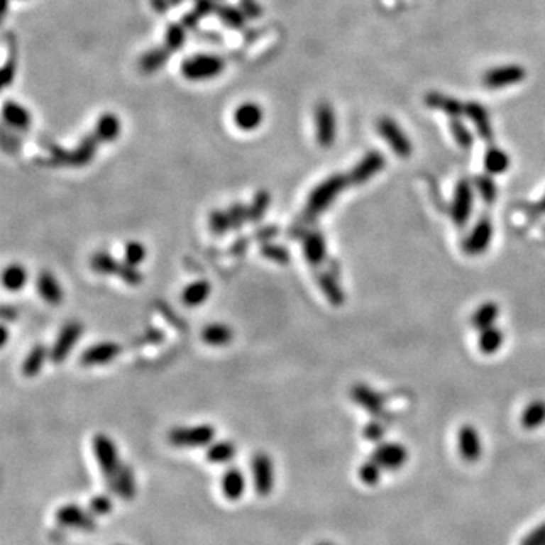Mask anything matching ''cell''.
Returning a JSON list of instances; mask_svg holds the SVG:
<instances>
[{"label": "cell", "mask_w": 545, "mask_h": 545, "mask_svg": "<svg viewBox=\"0 0 545 545\" xmlns=\"http://www.w3.org/2000/svg\"><path fill=\"white\" fill-rule=\"evenodd\" d=\"M386 165V159L379 150H371L360 158V161L351 168L348 180L351 185L367 184L370 179L378 176Z\"/></svg>", "instance_id": "10"}, {"label": "cell", "mask_w": 545, "mask_h": 545, "mask_svg": "<svg viewBox=\"0 0 545 545\" xmlns=\"http://www.w3.org/2000/svg\"><path fill=\"white\" fill-rule=\"evenodd\" d=\"M121 353V346L117 343H99L88 347L79 358L84 367L105 365Z\"/></svg>", "instance_id": "14"}, {"label": "cell", "mask_w": 545, "mask_h": 545, "mask_svg": "<svg viewBox=\"0 0 545 545\" xmlns=\"http://www.w3.org/2000/svg\"><path fill=\"white\" fill-rule=\"evenodd\" d=\"M424 104L431 108L444 112L450 119H461L465 116V104L456 97L446 96L438 91H431L424 97Z\"/></svg>", "instance_id": "15"}, {"label": "cell", "mask_w": 545, "mask_h": 545, "mask_svg": "<svg viewBox=\"0 0 545 545\" xmlns=\"http://www.w3.org/2000/svg\"><path fill=\"white\" fill-rule=\"evenodd\" d=\"M211 295V283L204 279L196 280L189 283V285L182 291V303H184L187 308H196V306H200L208 300Z\"/></svg>", "instance_id": "22"}, {"label": "cell", "mask_w": 545, "mask_h": 545, "mask_svg": "<svg viewBox=\"0 0 545 545\" xmlns=\"http://www.w3.org/2000/svg\"><path fill=\"white\" fill-rule=\"evenodd\" d=\"M200 336L204 344L212 346V347H223L232 343L233 331L232 327H229L227 324L214 323L203 327Z\"/></svg>", "instance_id": "20"}, {"label": "cell", "mask_w": 545, "mask_h": 545, "mask_svg": "<svg viewBox=\"0 0 545 545\" xmlns=\"http://www.w3.org/2000/svg\"><path fill=\"white\" fill-rule=\"evenodd\" d=\"M260 255H263L264 258L272 260V263L276 264H282L285 265L288 264L291 260V256H290V252L288 250L283 247V246H279V244H275V243H264L263 246H260Z\"/></svg>", "instance_id": "39"}, {"label": "cell", "mask_w": 545, "mask_h": 545, "mask_svg": "<svg viewBox=\"0 0 545 545\" xmlns=\"http://www.w3.org/2000/svg\"><path fill=\"white\" fill-rule=\"evenodd\" d=\"M236 454V447L231 441H219L208 446L207 459L211 463H227L231 462Z\"/></svg>", "instance_id": "30"}, {"label": "cell", "mask_w": 545, "mask_h": 545, "mask_svg": "<svg viewBox=\"0 0 545 545\" xmlns=\"http://www.w3.org/2000/svg\"><path fill=\"white\" fill-rule=\"evenodd\" d=\"M248 244H250L248 238H238V240L231 247V253L233 256H243L246 253Z\"/></svg>", "instance_id": "48"}, {"label": "cell", "mask_w": 545, "mask_h": 545, "mask_svg": "<svg viewBox=\"0 0 545 545\" xmlns=\"http://www.w3.org/2000/svg\"><path fill=\"white\" fill-rule=\"evenodd\" d=\"M279 227L275 226V224H268V226H264V227H259V229L255 232V240H258L259 243H270L272 238H276L279 235Z\"/></svg>", "instance_id": "47"}, {"label": "cell", "mask_w": 545, "mask_h": 545, "mask_svg": "<svg viewBox=\"0 0 545 545\" xmlns=\"http://www.w3.org/2000/svg\"><path fill=\"white\" fill-rule=\"evenodd\" d=\"M494 236V226L490 217H482L477 221L470 233L465 236L462 248L470 256H480L490 248Z\"/></svg>", "instance_id": "8"}, {"label": "cell", "mask_w": 545, "mask_h": 545, "mask_svg": "<svg viewBox=\"0 0 545 545\" xmlns=\"http://www.w3.org/2000/svg\"><path fill=\"white\" fill-rule=\"evenodd\" d=\"M260 121H263V111L258 105L247 104L238 108L235 114V123L236 126L244 131H253L256 129Z\"/></svg>", "instance_id": "27"}, {"label": "cell", "mask_w": 545, "mask_h": 545, "mask_svg": "<svg viewBox=\"0 0 545 545\" xmlns=\"http://www.w3.org/2000/svg\"><path fill=\"white\" fill-rule=\"evenodd\" d=\"M114 494H117L120 498H123L124 502H131V500L135 498L136 494V486H135V474L131 467L123 463V467L117 475L116 482H114V486L111 490Z\"/></svg>", "instance_id": "25"}, {"label": "cell", "mask_w": 545, "mask_h": 545, "mask_svg": "<svg viewBox=\"0 0 545 545\" xmlns=\"http://www.w3.org/2000/svg\"><path fill=\"white\" fill-rule=\"evenodd\" d=\"M474 204V188L471 182L461 179L453 192L450 204V217L458 227H463L471 219Z\"/></svg>", "instance_id": "3"}, {"label": "cell", "mask_w": 545, "mask_h": 545, "mask_svg": "<svg viewBox=\"0 0 545 545\" xmlns=\"http://www.w3.org/2000/svg\"><path fill=\"white\" fill-rule=\"evenodd\" d=\"M209 229L215 236H223L229 232L232 227H231V220L227 212L219 211V209L212 211L209 215Z\"/></svg>", "instance_id": "40"}, {"label": "cell", "mask_w": 545, "mask_h": 545, "mask_svg": "<svg viewBox=\"0 0 545 545\" xmlns=\"http://www.w3.org/2000/svg\"><path fill=\"white\" fill-rule=\"evenodd\" d=\"M120 132L119 120L112 116H106L100 120L99 126L96 129V136L100 141H112L116 140Z\"/></svg>", "instance_id": "38"}, {"label": "cell", "mask_w": 545, "mask_h": 545, "mask_svg": "<svg viewBox=\"0 0 545 545\" xmlns=\"http://www.w3.org/2000/svg\"><path fill=\"white\" fill-rule=\"evenodd\" d=\"M521 423L526 429H536L545 423V402L533 400L527 404L521 417Z\"/></svg>", "instance_id": "33"}, {"label": "cell", "mask_w": 545, "mask_h": 545, "mask_svg": "<svg viewBox=\"0 0 545 545\" xmlns=\"http://www.w3.org/2000/svg\"><path fill=\"white\" fill-rule=\"evenodd\" d=\"M226 212H227V215H229L232 231H240V229H243L246 223H250L248 208L243 203L231 204L229 209H227Z\"/></svg>", "instance_id": "41"}, {"label": "cell", "mask_w": 545, "mask_h": 545, "mask_svg": "<svg viewBox=\"0 0 545 545\" xmlns=\"http://www.w3.org/2000/svg\"><path fill=\"white\" fill-rule=\"evenodd\" d=\"M117 545H121V544H117Z\"/></svg>", "instance_id": "52"}, {"label": "cell", "mask_w": 545, "mask_h": 545, "mask_svg": "<svg viewBox=\"0 0 545 545\" xmlns=\"http://www.w3.org/2000/svg\"><path fill=\"white\" fill-rule=\"evenodd\" d=\"M450 132L453 140L456 141V144L463 150H468L474 144V135L468 129L467 124H465L461 119H451L450 121Z\"/></svg>", "instance_id": "37"}, {"label": "cell", "mask_w": 545, "mask_h": 545, "mask_svg": "<svg viewBox=\"0 0 545 545\" xmlns=\"http://www.w3.org/2000/svg\"><path fill=\"white\" fill-rule=\"evenodd\" d=\"M473 185L477 191V194L480 196V199L488 203V204H492L495 200H497V196H498V187L494 182L492 176L491 175H479L474 177V182Z\"/></svg>", "instance_id": "34"}, {"label": "cell", "mask_w": 545, "mask_h": 545, "mask_svg": "<svg viewBox=\"0 0 545 545\" xmlns=\"http://www.w3.org/2000/svg\"><path fill=\"white\" fill-rule=\"evenodd\" d=\"M48 356H50V353L48 351V348H45V346L43 344L33 346L32 350L29 351V355L26 356L25 362H23L21 373L25 374L26 378H35L41 371Z\"/></svg>", "instance_id": "28"}, {"label": "cell", "mask_w": 545, "mask_h": 545, "mask_svg": "<svg viewBox=\"0 0 545 545\" xmlns=\"http://www.w3.org/2000/svg\"><path fill=\"white\" fill-rule=\"evenodd\" d=\"M84 332V326L79 321H70L67 323L62 331L60 332L58 338H56L55 344L50 350V359L55 363H61L65 360V358L70 355L72 348L77 344L79 338H81Z\"/></svg>", "instance_id": "12"}, {"label": "cell", "mask_w": 545, "mask_h": 545, "mask_svg": "<svg viewBox=\"0 0 545 545\" xmlns=\"http://www.w3.org/2000/svg\"><path fill=\"white\" fill-rule=\"evenodd\" d=\"M536 209H538L539 212H544V214H545V197L536 204Z\"/></svg>", "instance_id": "51"}, {"label": "cell", "mask_w": 545, "mask_h": 545, "mask_svg": "<svg viewBox=\"0 0 545 545\" xmlns=\"http://www.w3.org/2000/svg\"><path fill=\"white\" fill-rule=\"evenodd\" d=\"M147 250L140 241H131L124 248V263L132 267H138L145 259Z\"/></svg>", "instance_id": "43"}, {"label": "cell", "mask_w": 545, "mask_h": 545, "mask_svg": "<svg viewBox=\"0 0 545 545\" xmlns=\"http://www.w3.org/2000/svg\"><path fill=\"white\" fill-rule=\"evenodd\" d=\"M37 290L41 299L52 306H58L64 299L62 288L50 271L40 272L37 277Z\"/></svg>", "instance_id": "19"}, {"label": "cell", "mask_w": 545, "mask_h": 545, "mask_svg": "<svg viewBox=\"0 0 545 545\" xmlns=\"http://www.w3.org/2000/svg\"><path fill=\"white\" fill-rule=\"evenodd\" d=\"M253 488L259 497H268L275 488V468L271 458L265 453H256L250 462Z\"/></svg>", "instance_id": "7"}, {"label": "cell", "mask_w": 545, "mask_h": 545, "mask_svg": "<svg viewBox=\"0 0 545 545\" xmlns=\"http://www.w3.org/2000/svg\"><path fill=\"white\" fill-rule=\"evenodd\" d=\"M459 448H461V453L467 459H475L479 456L480 441L474 427L463 426L459 430Z\"/></svg>", "instance_id": "29"}, {"label": "cell", "mask_w": 545, "mask_h": 545, "mask_svg": "<svg viewBox=\"0 0 545 545\" xmlns=\"http://www.w3.org/2000/svg\"><path fill=\"white\" fill-rule=\"evenodd\" d=\"M526 68L519 64H505L492 67L482 76V84L488 89H503L517 85L526 79Z\"/></svg>", "instance_id": "5"}, {"label": "cell", "mask_w": 545, "mask_h": 545, "mask_svg": "<svg viewBox=\"0 0 545 545\" xmlns=\"http://www.w3.org/2000/svg\"><path fill=\"white\" fill-rule=\"evenodd\" d=\"M55 519L60 526L72 527V529L84 530V532H93L97 527L94 515L91 514L89 510H85L81 506L73 505V503H68L58 507V510H56L55 514Z\"/></svg>", "instance_id": "9"}, {"label": "cell", "mask_w": 545, "mask_h": 545, "mask_svg": "<svg viewBox=\"0 0 545 545\" xmlns=\"http://www.w3.org/2000/svg\"><path fill=\"white\" fill-rule=\"evenodd\" d=\"M485 172L491 176H498L507 172L510 167V156L497 145H491L483 156Z\"/></svg>", "instance_id": "21"}, {"label": "cell", "mask_w": 545, "mask_h": 545, "mask_svg": "<svg viewBox=\"0 0 545 545\" xmlns=\"http://www.w3.org/2000/svg\"><path fill=\"white\" fill-rule=\"evenodd\" d=\"M123 282H126L128 285H132V287H136L140 285V283L143 282V275L141 271L136 268V267H132V265H128L126 263L121 264V268L119 271L117 275Z\"/></svg>", "instance_id": "46"}, {"label": "cell", "mask_w": 545, "mask_h": 545, "mask_svg": "<svg viewBox=\"0 0 545 545\" xmlns=\"http://www.w3.org/2000/svg\"><path fill=\"white\" fill-rule=\"evenodd\" d=\"M93 453L108 488L112 490L114 482H116L117 475L123 467V463L119 459L116 444H114V441L109 436L97 434L93 438Z\"/></svg>", "instance_id": "2"}, {"label": "cell", "mask_w": 545, "mask_h": 545, "mask_svg": "<svg viewBox=\"0 0 545 545\" xmlns=\"http://www.w3.org/2000/svg\"><path fill=\"white\" fill-rule=\"evenodd\" d=\"M378 131L382 138L391 147V150L400 158L411 156L414 147L411 140L407 138L400 124L391 117H382L378 121Z\"/></svg>", "instance_id": "6"}, {"label": "cell", "mask_w": 545, "mask_h": 545, "mask_svg": "<svg viewBox=\"0 0 545 545\" xmlns=\"http://www.w3.org/2000/svg\"><path fill=\"white\" fill-rule=\"evenodd\" d=\"M465 117H468L471 123L474 124L475 132L479 133L480 138L486 143H491L494 140V131L491 124L490 112H488L486 106H483L479 101H467L465 104Z\"/></svg>", "instance_id": "13"}, {"label": "cell", "mask_w": 545, "mask_h": 545, "mask_svg": "<svg viewBox=\"0 0 545 545\" xmlns=\"http://www.w3.org/2000/svg\"><path fill=\"white\" fill-rule=\"evenodd\" d=\"M221 491L229 502H238L246 492V477L236 467L227 468L221 477Z\"/></svg>", "instance_id": "18"}, {"label": "cell", "mask_w": 545, "mask_h": 545, "mask_svg": "<svg viewBox=\"0 0 545 545\" xmlns=\"http://www.w3.org/2000/svg\"><path fill=\"white\" fill-rule=\"evenodd\" d=\"M2 282L8 291L17 292L28 283V271L20 264H11L4 271Z\"/></svg>", "instance_id": "31"}, {"label": "cell", "mask_w": 545, "mask_h": 545, "mask_svg": "<svg viewBox=\"0 0 545 545\" xmlns=\"http://www.w3.org/2000/svg\"><path fill=\"white\" fill-rule=\"evenodd\" d=\"M303 253L312 267H318L326 259L327 248L324 235L320 231H311L304 233L303 238Z\"/></svg>", "instance_id": "17"}, {"label": "cell", "mask_w": 545, "mask_h": 545, "mask_svg": "<svg viewBox=\"0 0 545 545\" xmlns=\"http://www.w3.org/2000/svg\"><path fill=\"white\" fill-rule=\"evenodd\" d=\"M5 117H6V120L11 124H13V126H16L18 129H26L29 126V123H31L29 114L25 109H23L21 106L16 105V104L6 105Z\"/></svg>", "instance_id": "42"}, {"label": "cell", "mask_w": 545, "mask_h": 545, "mask_svg": "<svg viewBox=\"0 0 545 545\" xmlns=\"http://www.w3.org/2000/svg\"><path fill=\"white\" fill-rule=\"evenodd\" d=\"M270 203H271L270 192L264 191V189L258 191L256 194L253 196V199H252V203H250V207H248V220H250V223L263 221L264 215L268 211Z\"/></svg>", "instance_id": "35"}, {"label": "cell", "mask_w": 545, "mask_h": 545, "mask_svg": "<svg viewBox=\"0 0 545 545\" xmlns=\"http://www.w3.org/2000/svg\"><path fill=\"white\" fill-rule=\"evenodd\" d=\"M0 332H2V346H5L6 341H8V329L5 326H2V329H0Z\"/></svg>", "instance_id": "50"}, {"label": "cell", "mask_w": 545, "mask_h": 545, "mask_svg": "<svg viewBox=\"0 0 545 545\" xmlns=\"http://www.w3.org/2000/svg\"><path fill=\"white\" fill-rule=\"evenodd\" d=\"M91 268H93L99 275H119L121 268V264L119 260L114 259L111 255L105 252L94 253L89 260Z\"/></svg>", "instance_id": "36"}, {"label": "cell", "mask_w": 545, "mask_h": 545, "mask_svg": "<svg viewBox=\"0 0 545 545\" xmlns=\"http://www.w3.org/2000/svg\"><path fill=\"white\" fill-rule=\"evenodd\" d=\"M503 343H505V335L502 332V329L492 326L480 332L477 346H479L480 353H483L485 356H492L500 348H502Z\"/></svg>", "instance_id": "26"}, {"label": "cell", "mask_w": 545, "mask_h": 545, "mask_svg": "<svg viewBox=\"0 0 545 545\" xmlns=\"http://www.w3.org/2000/svg\"><path fill=\"white\" fill-rule=\"evenodd\" d=\"M500 315V306L495 302H485L477 308L471 316V326L475 331H485L495 326Z\"/></svg>", "instance_id": "24"}, {"label": "cell", "mask_w": 545, "mask_h": 545, "mask_svg": "<svg viewBox=\"0 0 545 545\" xmlns=\"http://www.w3.org/2000/svg\"><path fill=\"white\" fill-rule=\"evenodd\" d=\"M17 315H18V311L14 308V306H11V304L2 306V316H4L5 321L17 320Z\"/></svg>", "instance_id": "49"}, {"label": "cell", "mask_w": 545, "mask_h": 545, "mask_svg": "<svg viewBox=\"0 0 545 545\" xmlns=\"http://www.w3.org/2000/svg\"><path fill=\"white\" fill-rule=\"evenodd\" d=\"M350 395L355 403H358L363 409H367V411L373 415L380 414L383 411V404H385L383 395L379 394L378 391L371 390L368 385L356 383L353 388L350 390Z\"/></svg>", "instance_id": "16"}, {"label": "cell", "mask_w": 545, "mask_h": 545, "mask_svg": "<svg viewBox=\"0 0 545 545\" xmlns=\"http://www.w3.org/2000/svg\"><path fill=\"white\" fill-rule=\"evenodd\" d=\"M215 429L209 424L175 427L168 431V442L175 447H207L212 444Z\"/></svg>", "instance_id": "4"}, {"label": "cell", "mask_w": 545, "mask_h": 545, "mask_svg": "<svg viewBox=\"0 0 545 545\" xmlns=\"http://www.w3.org/2000/svg\"><path fill=\"white\" fill-rule=\"evenodd\" d=\"M316 283L318 287L321 288L323 294L326 295V299L331 302L334 306H343L344 302H346V295H344V291L343 288H341V285L338 283L336 277L332 276L329 271H323V272H318L316 275Z\"/></svg>", "instance_id": "23"}, {"label": "cell", "mask_w": 545, "mask_h": 545, "mask_svg": "<svg viewBox=\"0 0 545 545\" xmlns=\"http://www.w3.org/2000/svg\"><path fill=\"white\" fill-rule=\"evenodd\" d=\"M219 61L215 58H208V56H200V58L189 60V62L185 65V75L189 77H204L214 75L220 67Z\"/></svg>", "instance_id": "32"}, {"label": "cell", "mask_w": 545, "mask_h": 545, "mask_svg": "<svg viewBox=\"0 0 545 545\" xmlns=\"http://www.w3.org/2000/svg\"><path fill=\"white\" fill-rule=\"evenodd\" d=\"M378 459L388 465H399L404 459V450L400 446H383L378 451Z\"/></svg>", "instance_id": "45"}, {"label": "cell", "mask_w": 545, "mask_h": 545, "mask_svg": "<svg viewBox=\"0 0 545 545\" xmlns=\"http://www.w3.org/2000/svg\"><path fill=\"white\" fill-rule=\"evenodd\" d=\"M88 510L91 514H93L94 517H104V515H108L111 510H112V498L106 494H99V495H94L93 498L89 500V505H88Z\"/></svg>", "instance_id": "44"}, {"label": "cell", "mask_w": 545, "mask_h": 545, "mask_svg": "<svg viewBox=\"0 0 545 545\" xmlns=\"http://www.w3.org/2000/svg\"><path fill=\"white\" fill-rule=\"evenodd\" d=\"M315 124H316V141L324 149H329L336 138V119L334 108L321 101L315 108Z\"/></svg>", "instance_id": "11"}, {"label": "cell", "mask_w": 545, "mask_h": 545, "mask_svg": "<svg viewBox=\"0 0 545 545\" xmlns=\"http://www.w3.org/2000/svg\"><path fill=\"white\" fill-rule=\"evenodd\" d=\"M347 185H350V180L348 176L344 175H334L324 179L320 185H316L311 191L308 202H306L304 217L308 220L316 219L318 215L331 207Z\"/></svg>", "instance_id": "1"}]
</instances>
